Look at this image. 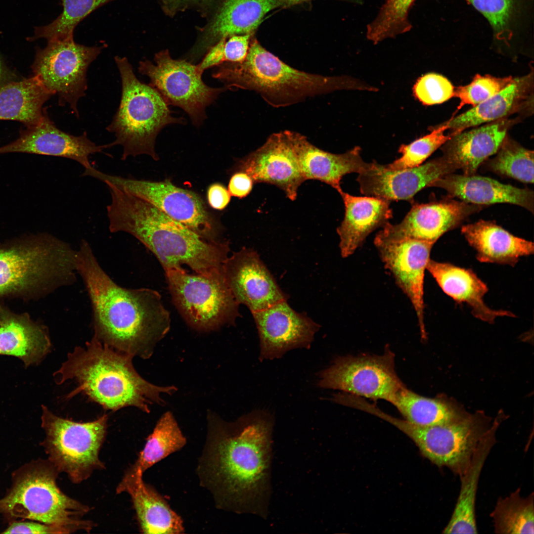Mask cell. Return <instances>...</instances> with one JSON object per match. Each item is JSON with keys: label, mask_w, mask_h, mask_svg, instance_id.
Segmentation results:
<instances>
[{"label": "cell", "mask_w": 534, "mask_h": 534, "mask_svg": "<svg viewBox=\"0 0 534 534\" xmlns=\"http://www.w3.org/2000/svg\"><path fill=\"white\" fill-rule=\"evenodd\" d=\"M207 433L196 472L216 506L264 516L270 495L273 419L252 411L227 422L207 413Z\"/></svg>", "instance_id": "obj_1"}, {"label": "cell", "mask_w": 534, "mask_h": 534, "mask_svg": "<svg viewBox=\"0 0 534 534\" xmlns=\"http://www.w3.org/2000/svg\"><path fill=\"white\" fill-rule=\"evenodd\" d=\"M77 271L90 299L94 336L132 357L147 359L170 328L169 312L157 291L116 283L102 269L91 246L82 240L76 250Z\"/></svg>", "instance_id": "obj_2"}, {"label": "cell", "mask_w": 534, "mask_h": 534, "mask_svg": "<svg viewBox=\"0 0 534 534\" xmlns=\"http://www.w3.org/2000/svg\"><path fill=\"white\" fill-rule=\"evenodd\" d=\"M111 202L106 207L109 229L129 233L158 258L165 271L185 265L196 273L222 269L229 242L208 240L127 190L107 182Z\"/></svg>", "instance_id": "obj_3"}, {"label": "cell", "mask_w": 534, "mask_h": 534, "mask_svg": "<svg viewBox=\"0 0 534 534\" xmlns=\"http://www.w3.org/2000/svg\"><path fill=\"white\" fill-rule=\"evenodd\" d=\"M132 356L118 351L94 336L85 347H76L55 373L59 384L75 381L71 398L82 393L107 410L133 406L149 413V405L165 404L162 394L172 395L175 386H159L143 379L135 370Z\"/></svg>", "instance_id": "obj_4"}, {"label": "cell", "mask_w": 534, "mask_h": 534, "mask_svg": "<svg viewBox=\"0 0 534 534\" xmlns=\"http://www.w3.org/2000/svg\"><path fill=\"white\" fill-rule=\"evenodd\" d=\"M216 67L212 76L225 88L253 90L275 107L336 90L367 89V84L350 77L324 76L296 69L265 49L256 39L251 41L243 61L224 62Z\"/></svg>", "instance_id": "obj_5"}, {"label": "cell", "mask_w": 534, "mask_h": 534, "mask_svg": "<svg viewBox=\"0 0 534 534\" xmlns=\"http://www.w3.org/2000/svg\"><path fill=\"white\" fill-rule=\"evenodd\" d=\"M76 250L48 233L19 238L0 247V297L44 294L71 285L78 274Z\"/></svg>", "instance_id": "obj_6"}, {"label": "cell", "mask_w": 534, "mask_h": 534, "mask_svg": "<svg viewBox=\"0 0 534 534\" xmlns=\"http://www.w3.org/2000/svg\"><path fill=\"white\" fill-rule=\"evenodd\" d=\"M114 60L121 79L122 94L117 112L106 128L115 137L108 144L109 148L121 146L123 160L141 155L157 160L155 146L159 132L169 124H185V119L172 115L161 94L136 78L126 57L116 56Z\"/></svg>", "instance_id": "obj_7"}, {"label": "cell", "mask_w": 534, "mask_h": 534, "mask_svg": "<svg viewBox=\"0 0 534 534\" xmlns=\"http://www.w3.org/2000/svg\"><path fill=\"white\" fill-rule=\"evenodd\" d=\"M59 472L49 461H38L17 471L7 494L0 499V513L66 530L69 534L90 531L92 522L82 519L89 507L59 488Z\"/></svg>", "instance_id": "obj_8"}, {"label": "cell", "mask_w": 534, "mask_h": 534, "mask_svg": "<svg viewBox=\"0 0 534 534\" xmlns=\"http://www.w3.org/2000/svg\"><path fill=\"white\" fill-rule=\"evenodd\" d=\"M43 443L48 461L59 473L66 474L75 484L88 479L104 468L99 453L104 441L108 416L88 422H77L57 416L42 405Z\"/></svg>", "instance_id": "obj_9"}, {"label": "cell", "mask_w": 534, "mask_h": 534, "mask_svg": "<svg viewBox=\"0 0 534 534\" xmlns=\"http://www.w3.org/2000/svg\"><path fill=\"white\" fill-rule=\"evenodd\" d=\"M380 418L410 437L424 456L460 476L466 470L480 440L493 420L478 411L440 425L422 427L381 412Z\"/></svg>", "instance_id": "obj_10"}, {"label": "cell", "mask_w": 534, "mask_h": 534, "mask_svg": "<svg viewBox=\"0 0 534 534\" xmlns=\"http://www.w3.org/2000/svg\"><path fill=\"white\" fill-rule=\"evenodd\" d=\"M174 303L188 324L202 332L234 324L239 304L226 281L222 268L209 273L189 274L183 268L166 271Z\"/></svg>", "instance_id": "obj_11"}, {"label": "cell", "mask_w": 534, "mask_h": 534, "mask_svg": "<svg viewBox=\"0 0 534 534\" xmlns=\"http://www.w3.org/2000/svg\"><path fill=\"white\" fill-rule=\"evenodd\" d=\"M104 47L79 44L74 38L48 41L45 47L36 52L32 65L34 76L47 90L58 95L59 105L68 104L78 118L77 103L86 95L88 68Z\"/></svg>", "instance_id": "obj_12"}, {"label": "cell", "mask_w": 534, "mask_h": 534, "mask_svg": "<svg viewBox=\"0 0 534 534\" xmlns=\"http://www.w3.org/2000/svg\"><path fill=\"white\" fill-rule=\"evenodd\" d=\"M154 61L155 64L148 60L140 61L139 72L149 78V85L169 105L181 108L194 125H201L206 118V108L227 89L207 86L196 65L185 59H173L167 50L156 54Z\"/></svg>", "instance_id": "obj_13"}, {"label": "cell", "mask_w": 534, "mask_h": 534, "mask_svg": "<svg viewBox=\"0 0 534 534\" xmlns=\"http://www.w3.org/2000/svg\"><path fill=\"white\" fill-rule=\"evenodd\" d=\"M317 385L320 388L390 403L405 386L396 373L395 355L388 347L380 356L337 357L320 372Z\"/></svg>", "instance_id": "obj_14"}, {"label": "cell", "mask_w": 534, "mask_h": 534, "mask_svg": "<svg viewBox=\"0 0 534 534\" xmlns=\"http://www.w3.org/2000/svg\"><path fill=\"white\" fill-rule=\"evenodd\" d=\"M89 176L123 188L204 238L218 241L216 222L195 192L177 186L168 180L155 181L125 178L108 175L95 168L89 173Z\"/></svg>", "instance_id": "obj_15"}, {"label": "cell", "mask_w": 534, "mask_h": 534, "mask_svg": "<svg viewBox=\"0 0 534 534\" xmlns=\"http://www.w3.org/2000/svg\"><path fill=\"white\" fill-rule=\"evenodd\" d=\"M374 242L385 267L411 302L417 317L421 338L426 340L424 277L434 244L409 238H388L378 233Z\"/></svg>", "instance_id": "obj_16"}, {"label": "cell", "mask_w": 534, "mask_h": 534, "mask_svg": "<svg viewBox=\"0 0 534 534\" xmlns=\"http://www.w3.org/2000/svg\"><path fill=\"white\" fill-rule=\"evenodd\" d=\"M260 339V359L271 360L297 348L309 349L320 326L287 301L252 313Z\"/></svg>", "instance_id": "obj_17"}, {"label": "cell", "mask_w": 534, "mask_h": 534, "mask_svg": "<svg viewBox=\"0 0 534 534\" xmlns=\"http://www.w3.org/2000/svg\"><path fill=\"white\" fill-rule=\"evenodd\" d=\"M222 269L235 299L251 313L287 301L288 296L254 249L244 247L233 253L224 262Z\"/></svg>", "instance_id": "obj_18"}, {"label": "cell", "mask_w": 534, "mask_h": 534, "mask_svg": "<svg viewBox=\"0 0 534 534\" xmlns=\"http://www.w3.org/2000/svg\"><path fill=\"white\" fill-rule=\"evenodd\" d=\"M443 156L418 166L399 170L386 168L376 162L370 163L366 170L357 178L361 193L392 200L411 202L420 190L433 186L434 183L445 175L455 171Z\"/></svg>", "instance_id": "obj_19"}, {"label": "cell", "mask_w": 534, "mask_h": 534, "mask_svg": "<svg viewBox=\"0 0 534 534\" xmlns=\"http://www.w3.org/2000/svg\"><path fill=\"white\" fill-rule=\"evenodd\" d=\"M107 148L108 144L97 145L92 141L86 132L74 135L59 129L44 109L40 122L26 126L17 139L0 146V154L24 153L63 157L76 161L87 170L92 167L90 156Z\"/></svg>", "instance_id": "obj_20"}, {"label": "cell", "mask_w": 534, "mask_h": 534, "mask_svg": "<svg viewBox=\"0 0 534 534\" xmlns=\"http://www.w3.org/2000/svg\"><path fill=\"white\" fill-rule=\"evenodd\" d=\"M239 171L254 182L274 184L292 201L305 181L296 154L285 131L271 134L260 148L239 163Z\"/></svg>", "instance_id": "obj_21"}, {"label": "cell", "mask_w": 534, "mask_h": 534, "mask_svg": "<svg viewBox=\"0 0 534 534\" xmlns=\"http://www.w3.org/2000/svg\"><path fill=\"white\" fill-rule=\"evenodd\" d=\"M478 210V206L455 200L415 203L400 223L389 222L378 233L388 238H409L435 244Z\"/></svg>", "instance_id": "obj_22"}, {"label": "cell", "mask_w": 534, "mask_h": 534, "mask_svg": "<svg viewBox=\"0 0 534 534\" xmlns=\"http://www.w3.org/2000/svg\"><path fill=\"white\" fill-rule=\"evenodd\" d=\"M296 154L305 180L316 179L330 185L341 194V181L346 175L359 174L369 168L356 146L343 154H333L313 145L297 132L285 131Z\"/></svg>", "instance_id": "obj_23"}, {"label": "cell", "mask_w": 534, "mask_h": 534, "mask_svg": "<svg viewBox=\"0 0 534 534\" xmlns=\"http://www.w3.org/2000/svg\"><path fill=\"white\" fill-rule=\"evenodd\" d=\"M345 208V216L337 231L340 238L342 257L353 254L373 231L383 227L392 218L390 201L374 196L341 194Z\"/></svg>", "instance_id": "obj_24"}, {"label": "cell", "mask_w": 534, "mask_h": 534, "mask_svg": "<svg viewBox=\"0 0 534 534\" xmlns=\"http://www.w3.org/2000/svg\"><path fill=\"white\" fill-rule=\"evenodd\" d=\"M505 419L504 412L499 411L479 442L466 470L459 476L461 486L458 497L443 533H478L475 508L479 478L487 458L496 443L497 430Z\"/></svg>", "instance_id": "obj_25"}, {"label": "cell", "mask_w": 534, "mask_h": 534, "mask_svg": "<svg viewBox=\"0 0 534 534\" xmlns=\"http://www.w3.org/2000/svg\"><path fill=\"white\" fill-rule=\"evenodd\" d=\"M427 269L446 295L466 305L472 314L481 320L493 323L498 317H515L509 311L494 310L485 304L487 285L471 269L431 259Z\"/></svg>", "instance_id": "obj_26"}, {"label": "cell", "mask_w": 534, "mask_h": 534, "mask_svg": "<svg viewBox=\"0 0 534 534\" xmlns=\"http://www.w3.org/2000/svg\"><path fill=\"white\" fill-rule=\"evenodd\" d=\"M500 119L453 135L443 145V157L464 175H474L487 158L496 153L512 122Z\"/></svg>", "instance_id": "obj_27"}, {"label": "cell", "mask_w": 534, "mask_h": 534, "mask_svg": "<svg viewBox=\"0 0 534 534\" xmlns=\"http://www.w3.org/2000/svg\"><path fill=\"white\" fill-rule=\"evenodd\" d=\"M433 186L442 188L451 196L467 203H510L534 212L533 191L503 184L488 177L449 174L437 180Z\"/></svg>", "instance_id": "obj_28"}, {"label": "cell", "mask_w": 534, "mask_h": 534, "mask_svg": "<svg viewBox=\"0 0 534 534\" xmlns=\"http://www.w3.org/2000/svg\"><path fill=\"white\" fill-rule=\"evenodd\" d=\"M142 475L126 472L116 489L131 496L140 530L143 534H181L184 532L180 517L149 485Z\"/></svg>", "instance_id": "obj_29"}, {"label": "cell", "mask_w": 534, "mask_h": 534, "mask_svg": "<svg viewBox=\"0 0 534 534\" xmlns=\"http://www.w3.org/2000/svg\"><path fill=\"white\" fill-rule=\"evenodd\" d=\"M46 329L27 315L17 314L0 306V355L22 360L25 366L38 364L50 351Z\"/></svg>", "instance_id": "obj_30"}, {"label": "cell", "mask_w": 534, "mask_h": 534, "mask_svg": "<svg viewBox=\"0 0 534 534\" xmlns=\"http://www.w3.org/2000/svg\"><path fill=\"white\" fill-rule=\"evenodd\" d=\"M461 232L482 263L514 266L533 254L534 243L512 234L493 222L484 220L464 225Z\"/></svg>", "instance_id": "obj_31"}, {"label": "cell", "mask_w": 534, "mask_h": 534, "mask_svg": "<svg viewBox=\"0 0 534 534\" xmlns=\"http://www.w3.org/2000/svg\"><path fill=\"white\" fill-rule=\"evenodd\" d=\"M533 76L529 74L514 79L492 97L443 124L451 130V133L458 134L467 128L504 119L517 112L529 103Z\"/></svg>", "instance_id": "obj_32"}, {"label": "cell", "mask_w": 534, "mask_h": 534, "mask_svg": "<svg viewBox=\"0 0 534 534\" xmlns=\"http://www.w3.org/2000/svg\"><path fill=\"white\" fill-rule=\"evenodd\" d=\"M53 95L35 76L6 83L0 87V120L36 124L43 116L44 103Z\"/></svg>", "instance_id": "obj_33"}, {"label": "cell", "mask_w": 534, "mask_h": 534, "mask_svg": "<svg viewBox=\"0 0 534 534\" xmlns=\"http://www.w3.org/2000/svg\"><path fill=\"white\" fill-rule=\"evenodd\" d=\"M281 6L278 0H224L212 22L214 42L235 35L253 34L265 16Z\"/></svg>", "instance_id": "obj_34"}, {"label": "cell", "mask_w": 534, "mask_h": 534, "mask_svg": "<svg viewBox=\"0 0 534 534\" xmlns=\"http://www.w3.org/2000/svg\"><path fill=\"white\" fill-rule=\"evenodd\" d=\"M405 420L415 425L429 427L461 418L469 413L445 396L429 398L419 395L405 386L391 402Z\"/></svg>", "instance_id": "obj_35"}, {"label": "cell", "mask_w": 534, "mask_h": 534, "mask_svg": "<svg viewBox=\"0 0 534 534\" xmlns=\"http://www.w3.org/2000/svg\"><path fill=\"white\" fill-rule=\"evenodd\" d=\"M186 443V439L173 413L166 412L147 438L134 464L127 471L143 475L148 468L181 449Z\"/></svg>", "instance_id": "obj_36"}, {"label": "cell", "mask_w": 534, "mask_h": 534, "mask_svg": "<svg viewBox=\"0 0 534 534\" xmlns=\"http://www.w3.org/2000/svg\"><path fill=\"white\" fill-rule=\"evenodd\" d=\"M518 488L504 498L499 497L490 514L494 532L499 534L534 533V494L526 497Z\"/></svg>", "instance_id": "obj_37"}, {"label": "cell", "mask_w": 534, "mask_h": 534, "mask_svg": "<svg viewBox=\"0 0 534 534\" xmlns=\"http://www.w3.org/2000/svg\"><path fill=\"white\" fill-rule=\"evenodd\" d=\"M114 0H60L63 10L51 23L36 29L34 38L47 41L73 39L77 25L96 9Z\"/></svg>", "instance_id": "obj_38"}, {"label": "cell", "mask_w": 534, "mask_h": 534, "mask_svg": "<svg viewBox=\"0 0 534 534\" xmlns=\"http://www.w3.org/2000/svg\"><path fill=\"white\" fill-rule=\"evenodd\" d=\"M496 153L495 157L488 163L491 171L523 182L533 183V150L506 136Z\"/></svg>", "instance_id": "obj_39"}, {"label": "cell", "mask_w": 534, "mask_h": 534, "mask_svg": "<svg viewBox=\"0 0 534 534\" xmlns=\"http://www.w3.org/2000/svg\"><path fill=\"white\" fill-rule=\"evenodd\" d=\"M415 0H387L367 26L366 37L374 44L409 31L408 12Z\"/></svg>", "instance_id": "obj_40"}, {"label": "cell", "mask_w": 534, "mask_h": 534, "mask_svg": "<svg viewBox=\"0 0 534 534\" xmlns=\"http://www.w3.org/2000/svg\"><path fill=\"white\" fill-rule=\"evenodd\" d=\"M447 127L443 124L434 128L432 132L408 144L401 145L399 149L401 156L392 163L384 165L392 170H399L418 166L435 151L443 146L453 135L445 134Z\"/></svg>", "instance_id": "obj_41"}, {"label": "cell", "mask_w": 534, "mask_h": 534, "mask_svg": "<svg viewBox=\"0 0 534 534\" xmlns=\"http://www.w3.org/2000/svg\"><path fill=\"white\" fill-rule=\"evenodd\" d=\"M488 20L495 37L508 44L513 36L511 24L514 17L517 0H465Z\"/></svg>", "instance_id": "obj_42"}, {"label": "cell", "mask_w": 534, "mask_h": 534, "mask_svg": "<svg viewBox=\"0 0 534 534\" xmlns=\"http://www.w3.org/2000/svg\"><path fill=\"white\" fill-rule=\"evenodd\" d=\"M511 77L498 78L490 75H477L468 85L454 89V96L458 98V109L466 104L475 106L492 97L513 80Z\"/></svg>", "instance_id": "obj_43"}, {"label": "cell", "mask_w": 534, "mask_h": 534, "mask_svg": "<svg viewBox=\"0 0 534 534\" xmlns=\"http://www.w3.org/2000/svg\"><path fill=\"white\" fill-rule=\"evenodd\" d=\"M416 97L423 104L431 105L443 103L454 96L451 83L444 76L429 73L420 78L413 88Z\"/></svg>", "instance_id": "obj_44"}, {"label": "cell", "mask_w": 534, "mask_h": 534, "mask_svg": "<svg viewBox=\"0 0 534 534\" xmlns=\"http://www.w3.org/2000/svg\"><path fill=\"white\" fill-rule=\"evenodd\" d=\"M253 34L235 35L225 41L224 46V62H241L245 59Z\"/></svg>", "instance_id": "obj_45"}, {"label": "cell", "mask_w": 534, "mask_h": 534, "mask_svg": "<svg viewBox=\"0 0 534 534\" xmlns=\"http://www.w3.org/2000/svg\"><path fill=\"white\" fill-rule=\"evenodd\" d=\"M3 534H69L68 531L60 527L45 524L41 522H16L11 524L2 533Z\"/></svg>", "instance_id": "obj_46"}, {"label": "cell", "mask_w": 534, "mask_h": 534, "mask_svg": "<svg viewBox=\"0 0 534 534\" xmlns=\"http://www.w3.org/2000/svg\"><path fill=\"white\" fill-rule=\"evenodd\" d=\"M226 40L225 38H221L210 48L202 61L196 65L199 72L202 74L205 70L224 62V46Z\"/></svg>", "instance_id": "obj_47"}, {"label": "cell", "mask_w": 534, "mask_h": 534, "mask_svg": "<svg viewBox=\"0 0 534 534\" xmlns=\"http://www.w3.org/2000/svg\"><path fill=\"white\" fill-rule=\"evenodd\" d=\"M253 183L252 179L247 174L239 171L231 177L228 190L231 196L242 198L250 193Z\"/></svg>", "instance_id": "obj_48"}, {"label": "cell", "mask_w": 534, "mask_h": 534, "mask_svg": "<svg viewBox=\"0 0 534 534\" xmlns=\"http://www.w3.org/2000/svg\"><path fill=\"white\" fill-rule=\"evenodd\" d=\"M231 195L222 184L216 183L211 185L207 191V199L210 206L216 210H222L230 202Z\"/></svg>", "instance_id": "obj_49"}, {"label": "cell", "mask_w": 534, "mask_h": 534, "mask_svg": "<svg viewBox=\"0 0 534 534\" xmlns=\"http://www.w3.org/2000/svg\"><path fill=\"white\" fill-rule=\"evenodd\" d=\"M311 0H278L281 6L288 7ZM354 3L361 4L360 0H340Z\"/></svg>", "instance_id": "obj_50"}, {"label": "cell", "mask_w": 534, "mask_h": 534, "mask_svg": "<svg viewBox=\"0 0 534 534\" xmlns=\"http://www.w3.org/2000/svg\"><path fill=\"white\" fill-rule=\"evenodd\" d=\"M9 77L7 70L0 59V87L11 82L8 80Z\"/></svg>", "instance_id": "obj_51"}, {"label": "cell", "mask_w": 534, "mask_h": 534, "mask_svg": "<svg viewBox=\"0 0 534 534\" xmlns=\"http://www.w3.org/2000/svg\"><path fill=\"white\" fill-rule=\"evenodd\" d=\"M175 0L176 1H177V2H186V1H194V0Z\"/></svg>", "instance_id": "obj_52"}]
</instances>
